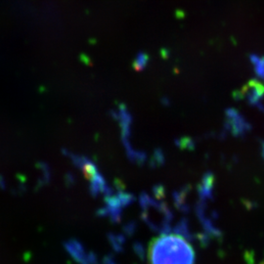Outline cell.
Segmentation results:
<instances>
[{
    "mask_svg": "<svg viewBox=\"0 0 264 264\" xmlns=\"http://www.w3.org/2000/svg\"><path fill=\"white\" fill-rule=\"evenodd\" d=\"M150 264H195V250L186 239L177 234L154 238L148 249Z\"/></svg>",
    "mask_w": 264,
    "mask_h": 264,
    "instance_id": "cell-1",
    "label": "cell"
},
{
    "mask_svg": "<svg viewBox=\"0 0 264 264\" xmlns=\"http://www.w3.org/2000/svg\"><path fill=\"white\" fill-rule=\"evenodd\" d=\"M143 218L148 224L157 231H168L171 224V214L166 205L155 202L150 196L141 197Z\"/></svg>",
    "mask_w": 264,
    "mask_h": 264,
    "instance_id": "cell-2",
    "label": "cell"
},
{
    "mask_svg": "<svg viewBox=\"0 0 264 264\" xmlns=\"http://www.w3.org/2000/svg\"><path fill=\"white\" fill-rule=\"evenodd\" d=\"M237 100H246L249 105L264 110L261 101L264 97V84L257 79H250L240 90L234 93Z\"/></svg>",
    "mask_w": 264,
    "mask_h": 264,
    "instance_id": "cell-3",
    "label": "cell"
},
{
    "mask_svg": "<svg viewBox=\"0 0 264 264\" xmlns=\"http://www.w3.org/2000/svg\"><path fill=\"white\" fill-rule=\"evenodd\" d=\"M226 127L227 131L235 136H242L250 129L249 123L234 109L227 110L226 112Z\"/></svg>",
    "mask_w": 264,
    "mask_h": 264,
    "instance_id": "cell-4",
    "label": "cell"
},
{
    "mask_svg": "<svg viewBox=\"0 0 264 264\" xmlns=\"http://www.w3.org/2000/svg\"><path fill=\"white\" fill-rule=\"evenodd\" d=\"M249 59L254 67L256 76L264 80V56L263 57H258L256 55H250Z\"/></svg>",
    "mask_w": 264,
    "mask_h": 264,
    "instance_id": "cell-5",
    "label": "cell"
},
{
    "mask_svg": "<svg viewBox=\"0 0 264 264\" xmlns=\"http://www.w3.org/2000/svg\"><path fill=\"white\" fill-rule=\"evenodd\" d=\"M149 56L145 53H139L133 62V68L136 71H142L148 64Z\"/></svg>",
    "mask_w": 264,
    "mask_h": 264,
    "instance_id": "cell-6",
    "label": "cell"
},
{
    "mask_svg": "<svg viewBox=\"0 0 264 264\" xmlns=\"http://www.w3.org/2000/svg\"><path fill=\"white\" fill-rule=\"evenodd\" d=\"M262 155H263L264 156V142L263 144H262Z\"/></svg>",
    "mask_w": 264,
    "mask_h": 264,
    "instance_id": "cell-7",
    "label": "cell"
}]
</instances>
